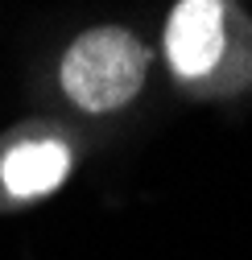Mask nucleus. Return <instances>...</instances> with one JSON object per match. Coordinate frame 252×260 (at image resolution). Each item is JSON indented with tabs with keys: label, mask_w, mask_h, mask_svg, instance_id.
Wrapping results in <instances>:
<instances>
[{
	"label": "nucleus",
	"mask_w": 252,
	"mask_h": 260,
	"mask_svg": "<svg viewBox=\"0 0 252 260\" xmlns=\"http://www.w3.org/2000/svg\"><path fill=\"white\" fill-rule=\"evenodd\" d=\"M157 58L186 100H244L252 91V13L236 0H178L162 21Z\"/></svg>",
	"instance_id": "f257e3e1"
},
{
	"label": "nucleus",
	"mask_w": 252,
	"mask_h": 260,
	"mask_svg": "<svg viewBox=\"0 0 252 260\" xmlns=\"http://www.w3.org/2000/svg\"><path fill=\"white\" fill-rule=\"evenodd\" d=\"M153 46L133 25H87L62 46L54 62V91L87 120L124 116L149 87Z\"/></svg>",
	"instance_id": "f03ea898"
},
{
	"label": "nucleus",
	"mask_w": 252,
	"mask_h": 260,
	"mask_svg": "<svg viewBox=\"0 0 252 260\" xmlns=\"http://www.w3.org/2000/svg\"><path fill=\"white\" fill-rule=\"evenodd\" d=\"M87 137L67 120L34 116L0 133V215H21L50 203L67 186L83 157Z\"/></svg>",
	"instance_id": "7ed1b4c3"
}]
</instances>
